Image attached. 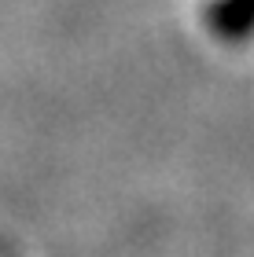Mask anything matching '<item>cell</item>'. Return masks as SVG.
Segmentation results:
<instances>
[{
	"mask_svg": "<svg viewBox=\"0 0 254 257\" xmlns=\"http://www.w3.org/2000/svg\"><path fill=\"white\" fill-rule=\"evenodd\" d=\"M210 22L225 37H243L254 26V0H221V4L210 11Z\"/></svg>",
	"mask_w": 254,
	"mask_h": 257,
	"instance_id": "cell-1",
	"label": "cell"
}]
</instances>
